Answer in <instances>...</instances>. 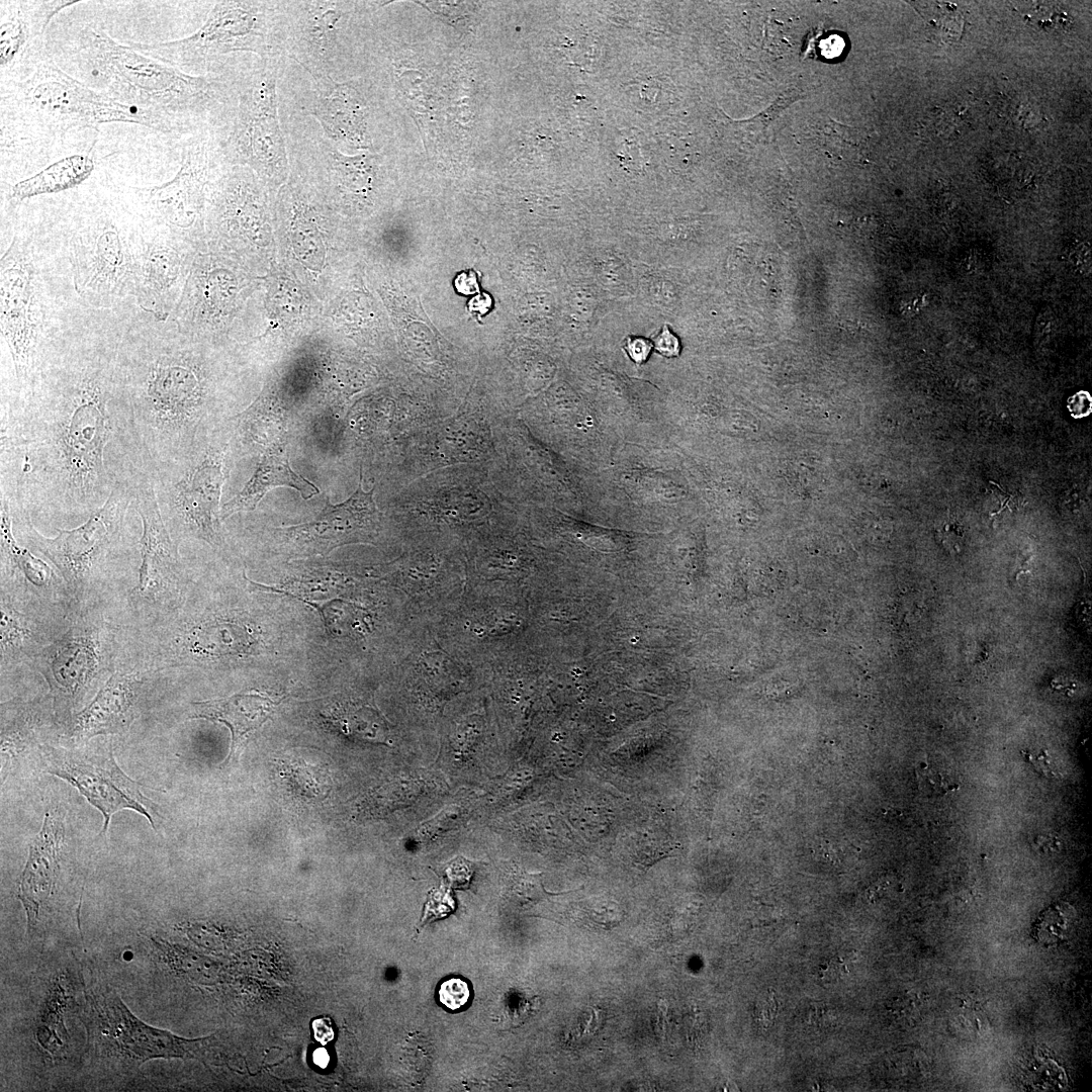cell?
Segmentation results:
<instances>
[{
  "label": "cell",
  "mask_w": 1092,
  "mask_h": 1092,
  "mask_svg": "<svg viewBox=\"0 0 1092 1092\" xmlns=\"http://www.w3.org/2000/svg\"><path fill=\"white\" fill-rule=\"evenodd\" d=\"M120 315L79 299L31 379L2 387L0 496L12 513L89 517L118 482L152 474L116 370Z\"/></svg>",
  "instance_id": "1"
},
{
  "label": "cell",
  "mask_w": 1092,
  "mask_h": 1092,
  "mask_svg": "<svg viewBox=\"0 0 1092 1092\" xmlns=\"http://www.w3.org/2000/svg\"><path fill=\"white\" fill-rule=\"evenodd\" d=\"M143 311H122L116 370L134 431L154 478L189 451L212 408L211 385L197 354Z\"/></svg>",
  "instance_id": "2"
},
{
  "label": "cell",
  "mask_w": 1092,
  "mask_h": 1092,
  "mask_svg": "<svg viewBox=\"0 0 1092 1092\" xmlns=\"http://www.w3.org/2000/svg\"><path fill=\"white\" fill-rule=\"evenodd\" d=\"M32 229L16 231L1 258V335L14 367V385L27 383L64 316L77 301L62 300L54 281L57 247L40 241Z\"/></svg>",
  "instance_id": "3"
},
{
  "label": "cell",
  "mask_w": 1092,
  "mask_h": 1092,
  "mask_svg": "<svg viewBox=\"0 0 1092 1092\" xmlns=\"http://www.w3.org/2000/svg\"><path fill=\"white\" fill-rule=\"evenodd\" d=\"M67 240L74 290L86 304L114 309L132 297L142 218L113 201L89 202L73 217Z\"/></svg>",
  "instance_id": "4"
},
{
  "label": "cell",
  "mask_w": 1092,
  "mask_h": 1092,
  "mask_svg": "<svg viewBox=\"0 0 1092 1092\" xmlns=\"http://www.w3.org/2000/svg\"><path fill=\"white\" fill-rule=\"evenodd\" d=\"M83 55L106 84L108 95L155 115L168 127L169 117L205 104L210 83L112 39L91 25L79 32Z\"/></svg>",
  "instance_id": "5"
},
{
  "label": "cell",
  "mask_w": 1092,
  "mask_h": 1092,
  "mask_svg": "<svg viewBox=\"0 0 1092 1092\" xmlns=\"http://www.w3.org/2000/svg\"><path fill=\"white\" fill-rule=\"evenodd\" d=\"M16 93L20 104L48 125L62 129L94 127L106 122H130L159 130L169 127L148 111L93 90L38 54L19 71Z\"/></svg>",
  "instance_id": "6"
},
{
  "label": "cell",
  "mask_w": 1092,
  "mask_h": 1092,
  "mask_svg": "<svg viewBox=\"0 0 1092 1092\" xmlns=\"http://www.w3.org/2000/svg\"><path fill=\"white\" fill-rule=\"evenodd\" d=\"M133 481L118 482L84 524L69 530L57 528L53 538L42 536L27 514H12L13 520L30 548L48 558L72 587H83L120 548L127 514L133 508Z\"/></svg>",
  "instance_id": "7"
},
{
  "label": "cell",
  "mask_w": 1092,
  "mask_h": 1092,
  "mask_svg": "<svg viewBox=\"0 0 1092 1092\" xmlns=\"http://www.w3.org/2000/svg\"><path fill=\"white\" fill-rule=\"evenodd\" d=\"M522 624L514 596L467 586L428 623L442 647L477 669L513 647Z\"/></svg>",
  "instance_id": "8"
},
{
  "label": "cell",
  "mask_w": 1092,
  "mask_h": 1092,
  "mask_svg": "<svg viewBox=\"0 0 1092 1092\" xmlns=\"http://www.w3.org/2000/svg\"><path fill=\"white\" fill-rule=\"evenodd\" d=\"M381 578L387 579L397 589L418 620L429 623L465 589L463 547H418L416 551L390 563Z\"/></svg>",
  "instance_id": "9"
},
{
  "label": "cell",
  "mask_w": 1092,
  "mask_h": 1092,
  "mask_svg": "<svg viewBox=\"0 0 1092 1092\" xmlns=\"http://www.w3.org/2000/svg\"><path fill=\"white\" fill-rule=\"evenodd\" d=\"M43 763L48 772L74 786L102 813L100 834L105 835L112 815L124 809L144 815L156 829L153 803L117 765L111 751L87 754L49 748L43 751Z\"/></svg>",
  "instance_id": "10"
},
{
  "label": "cell",
  "mask_w": 1092,
  "mask_h": 1092,
  "mask_svg": "<svg viewBox=\"0 0 1092 1092\" xmlns=\"http://www.w3.org/2000/svg\"><path fill=\"white\" fill-rule=\"evenodd\" d=\"M362 469L357 489L345 502H327L317 517L307 523L279 528L292 556L328 555L350 544H373L382 529V517L374 499V487L365 491Z\"/></svg>",
  "instance_id": "11"
},
{
  "label": "cell",
  "mask_w": 1092,
  "mask_h": 1092,
  "mask_svg": "<svg viewBox=\"0 0 1092 1092\" xmlns=\"http://www.w3.org/2000/svg\"><path fill=\"white\" fill-rule=\"evenodd\" d=\"M223 450L210 446L178 481L156 480L160 508L190 534L212 546L220 544V494L224 481Z\"/></svg>",
  "instance_id": "12"
},
{
  "label": "cell",
  "mask_w": 1092,
  "mask_h": 1092,
  "mask_svg": "<svg viewBox=\"0 0 1092 1092\" xmlns=\"http://www.w3.org/2000/svg\"><path fill=\"white\" fill-rule=\"evenodd\" d=\"M182 248L169 230L142 219L132 298L140 309L161 322L169 320L178 303L186 269Z\"/></svg>",
  "instance_id": "13"
},
{
  "label": "cell",
  "mask_w": 1092,
  "mask_h": 1092,
  "mask_svg": "<svg viewBox=\"0 0 1092 1092\" xmlns=\"http://www.w3.org/2000/svg\"><path fill=\"white\" fill-rule=\"evenodd\" d=\"M255 12L244 2L221 1L210 11L205 23L188 37L131 47L172 66L199 62L247 47L257 24Z\"/></svg>",
  "instance_id": "14"
},
{
  "label": "cell",
  "mask_w": 1092,
  "mask_h": 1092,
  "mask_svg": "<svg viewBox=\"0 0 1092 1092\" xmlns=\"http://www.w3.org/2000/svg\"><path fill=\"white\" fill-rule=\"evenodd\" d=\"M93 1004L99 1021L97 1035L109 1038V1045L115 1046L110 1051L125 1059L144 1062L159 1057L195 1058L199 1054L202 1040H187L146 1025L114 996H94Z\"/></svg>",
  "instance_id": "15"
},
{
  "label": "cell",
  "mask_w": 1092,
  "mask_h": 1092,
  "mask_svg": "<svg viewBox=\"0 0 1092 1092\" xmlns=\"http://www.w3.org/2000/svg\"><path fill=\"white\" fill-rule=\"evenodd\" d=\"M207 176V153L203 145L189 148L175 177L143 189L142 219L169 230L176 237L199 215Z\"/></svg>",
  "instance_id": "16"
},
{
  "label": "cell",
  "mask_w": 1092,
  "mask_h": 1092,
  "mask_svg": "<svg viewBox=\"0 0 1092 1092\" xmlns=\"http://www.w3.org/2000/svg\"><path fill=\"white\" fill-rule=\"evenodd\" d=\"M133 509L143 523L142 563L135 593L157 599L173 582L178 569V553L165 525L153 475L143 473L132 482Z\"/></svg>",
  "instance_id": "17"
},
{
  "label": "cell",
  "mask_w": 1092,
  "mask_h": 1092,
  "mask_svg": "<svg viewBox=\"0 0 1092 1092\" xmlns=\"http://www.w3.org/2000/svg\"><path fill=\"white\" fill-rule=\"evenodd\" d=\"M76 1L1 2V76L17 72L41 53L40 37L51 19Z\"/></svg>",
  "instance_id": "18"
},
{
  "label": "cell",
  "mask_w": 1092,
  "mask_h": 1092,
  "mask_svg": "<svg viewBox=\"0 0 1092 1092\" xmlns=\"http://www.w3.org/2000/svg\"><path fill=\"white\" fill-rule=\"evenodd\" d=\"M64 835L62 819L48 811L41 829L29 845L19 882L18 898L24 907L29 929L35 926L40 909L53 894Z\"/></svg>",
  "instance_id": "19"
},
{
  "label": "cell",
  "mask_w": 1092,
  "mask_h": 1092,
  "mask_svg": "<svg viewBox=\"0 0 1092 1092\" xmlns=\"http://www.w3.org/2000/svg\"><path fill=\"white\" fill-rule=\"evenodd\" d=\"M100 652L96 638L83 631L68 633L49 651L46 676L59 710L70 711L93 678Z\"/></svg>",
  "instance_id": "20"
},
{
  "label": "cell",
  "mask_w": 1092,
  "mask_h": 1092,
  "mask_svg": "<svg viewBox=\"0 0 1092 1092\" xmlns=\"http://www.w3.org/2000/svg\"><path fill=\"white\" fill-rule=\"evenodd\" d=\"M142 681L134 673H114L76 716L73 735L88 739L124 732L136 714Z\"/></svg>",
  "instance_id": "21"
},
{
  "label": "cell",
  "mask_w": 1092,
  "mask_h": 1092,
  "mask_svg": "<svg viewBox=\"0 0 1092 1092\" xmlns=\"http://www.w3.org/2000/svg\"><path fill=\"white\" fill-rule=\"evenodd\" d=\"M274 86L263 81L254 91L238 133L242 153L268 170H281L285 151L276 117Z\"/></svg>",
  "instance_id": "22"
},
{
  "label": "cell",
  "mask_w": 1092,
  "mask_h": 1092,
  "mask_svg": "<svg viewBox=\"0 0 1092 1092\" xmlns=\"http://www.w3.org/2000/svg\"><path fill=\"white\" fill-rule=\"evenodd\" d=\"M280 701L263 692L249 691L193 703L191 718L220 722L230 729L232 743L225 759L229 763L239 755L247 738L271 717Z\"/></svg>",
  "instance_id": "23"
},
{
  "label": "cell",
  "mask_w": 1092,
  "mask_h": 1092,
  "mask_svg": "<svg viewBox=\"0 0 1092 1092\" xmlns=\"http://www.w3.org/2000/svg\"><path fill=\"white\" fill-rule=\"evenodd\" d=\"M278 486L296 489L303 499H308L320 492L311 481L291 468L286 451L275 449L262 457L253 476L241 492L222 506L220 520L223 521L239 512L255 510L263 496Z\"/></svg>",
  "instance_id": "24"
},
{
  "label": "cell",
  "mask_w": 1092,
  "mask_h": 1092,
  "mask_svg": "<svg viewBox=\"0 0 1092 1092\" xmlns=\"http://www.w3.org/2000/svg\"><path fill=\"white\" fill-rule=\"evenodd\" d=\"M323 716L347 736L388 743L389 723L368 699L347 697L337 700L325 710Z\"/></svg>",
  "instance_id": "25"
},
{
  "label": "cell",
  "mask_w": 1092,
  "mask_h": 1092,
  "mask_svg": "<svg viewBox=\"0 0 1092 1092\" xmlns=\"http://www.w3.org/2000/svg\"><path fill=\"white\" fill-rule=\"evenodd\" d=\"M254 643L255 636L246 625L230 620L203 622L186 637L188 650L205 658L246 654Z\"/></svg>",
  "instance_id": "26"
},
{
  "label": "cell",
  "mask_w": 1092,
  "mask_h": 1092,
  "mask_svg": "<svg viewBox=\"0 0 1092 1092\" xmlns=\"http://www.w3.org/2000/svg\"><path fill=\"white\" fill-rule=\"evenodd\" d=\"M94 170V161L85 155L63 158L37 174L14 184L10 198L22 201L41 194L56 193L80 185Z\"/></svg>",
  "instance_id": "27"
},
{
  "label": "cell",
  "mask_w": 1092,
  "mask_h": 1092,
  "mask_svg": "<svg viewBox=\"0 0 1092 1092\" xmlns=\"http://www.w3.org/2000/svg\"><path fill=\"white\" fill-rule=\"evenodd\" d=\"M0 537L2 563L35 586H46L54 578L53 569L29 550L19 546L12 533L13 516L8 502L0 496Z\"/></svg>",
  "instance_id": "28"
},
{
  "label": "cell",
  "mask_w": 1092,
  "mask_h": 1092,
  "mask_svg": "<svg viewBox=\"0 0 1092 1092\" xmlns=\"http://www.w3.org/2000/svg\"><path fill=\"white\" fill-rule=\"evenodd\" d=\"M291 236L295 252L303 261L313 265L323 263L325 252L322 237L310 215L305 212L295 213L291 223Z\"/></svg>",
  "instance_id": "29"
},
{
  "label": "cell",
  "mask_w": 1092,
  "mask_h": 1092,
  "mask_svg": "<svg viewBox=\"0 0 1092 1092\" xmlns=\"http://www.w3.org/2000/svg\"><path fill=\"white\" fill-rule=\"evenodd\" d=\"M1 650L4 652L19 648L29 638V627L23 618L12 608L1 607Z\"/></svg>",
  "instance_id": "30"
},
{
  "label": "cell",
  "mask_w": 1092,
  "mask_h": 1092,
  "mask_svg": "<svg viewBox=\"0 0 1092 1092\" xmlns=\"http://www.w3.org/2000/svg\"><path fill=\"white\" fill-rule=\"evenodd\" d=\"M926 4L927 5L924 6L925 10L927 14L932 15V17L925 16V19H928L927 22L932 28L933 35H940L939 37L946 41L958 38V36L962 34L945 23L946 21L947 23L963 27L962 22L964 19L961 13H954L957 11H951L950 7L946 6V8H944V5H937V2L932 4L926 2Z\"/></svg>",
  "instance_id": "31"
},
{
  "label": "cell",
  "mask_w": 1092,
  "mask_h": 1092,
  "mask_svg": "<svg viewBox=\"0 0 1092 1092\" xmlns=\"http://www.w3.org/2000/svg\"><path fill=\"white\" fill-rule=\"evenodd\" d=\"M340 18L338 11L324 8L314 12L308 22L310 40L318 50H328Z\"/></svg>",
  "instance_id": "32"
},
{
  "label": "cell",
  "mask_w": 1092,
  "mask_h": 1092,
  "mask_svg": "<svg viewBox=\"0 0 1092 1092\" xmlns=\"http://www.w3.org/2000/svg\"><path fill=\"white\" fill-rule=\"evenodd\" d=\"M916 775L919 789L926 796H944L959 789L958 784L927 763L917 767Z\"/></svg>",
  "instance_id": "33"
},
{
  "label": "cell",
  "mask_w": 1092,
  "mask_h": 1092,
  "mask_svg": "<svg viewBox=\"0 0 1092 1092\" xmlns=\"http://www.w3.org/2000/svg\"><path fill=\"white\" fill-rule=\"evenodd\" d=\"M470 997L467 982L459 978H450L439 987L440 1002L448 1009L456 1011L464 1007Z\"/></svg>",
  "instance_id": "34"
},
{
  "label": "cell",
  "mask_w": 1092,
  "mask_h": 1092,
  "mask_svg": "<svg viewBox=\"0 0 1092 1092\" xmlns=\"http://www.w3.org/2000/svg\"><path fill=\"white\" fill-rule=\"evenodd\" d=\"M836 1019L834 1009L828 1004L812 1002L807 1005L801 1014V1020L809 1029H826L833 1025Z\"/></svg>",
  "instance_id": "35"
},
{
  "label": "cell",
  "mask_w": 1092,
  "mask_h": 1092,
  "mask_svg": "<svg viewBox=\"0 0 1092 1092\" xmlns=\"http://www.w3.org/2000/svg\"><path fill=\"white\" fill-rule=\"evenodd\" d=\"M779 1001L772 990L760 994L753 1004L752 1017L754 1022L761 1028H769L778 1015Z\"/></svg>",
  "instance_id": "36"
},
{
  "label": "cell",
  "mask_w": 1092,
  "mask_h": 1092,
  "mask_svg": "<svg viewBox=\"0 0 1092 1092\" xmlns=\"http://www.w3.org/2000/svg\"><path fill=\"white\" fill-rule=\"evenodd\" d=\"M848 974V968L844 957H832L819 964L816 976L819 980L834 983Z\"/></svg>",
  "instance_id": "37"
},
{
  "label": "cell",
  "mask_w": 1092,
  "mask_h": 1092,
  "mask_svg": "<svg viewBox=\"0 0 1092 1092\" xmlns=\"http://www.w3.org/2000/svg\"><path fill=\"white\" fill-rule=\"evenodd\" d=\"M654 350L666 358H673L680 353V343L676 335L664 325L652 342Z\"/></svg>",
  "instance_id": "38"
},
{
  "label": "cell",
  "mask_w": 1092,
  "mask_h": 1092,
  "mask_svg": "<svg viewBox=\"0 0 1092 1092\" xmlns=\"http://www.w3.org/2000/svg\"><path fill=\"white\" fill-rule=\"evenodd\" d=\"M652 348L653 345L649 340L637 336H629L624 345L629 358L637 364H642L648 359Z\"/></svg>",
  "instance_id": "39"
},
{
  "label": "cell",
  "mask_w": 1092,
  "mask_h": 1092,
  "mask_svg": "<svg viewBox=\"0 0 1092 1092\" xmlns=\"http://www.w3.org/2000/svg\"><path fill=\"white\" fill-rule=\"evenodd\" d=\"M1068 407L1075 419L1086 417L1091 412V397L1087 392H1078L1069 399Z\"/></svg>",
  "instance_id": "40"
},
{
  "label": "cell",
  "mask_w": 1092,
  "mask_h": 1092,
  "mask_svg": "<svg viewBox=\"0 0 1092 1092\" xmlns=\"http://www.w3.org/2000/svg\"><path fill=\"white\" fill-rule=\"evenodd\" d=\"M1031 763L1041 774L1051 778H1059L1061 774L1057 764L1052 760L1048 754L1039 753V755H1030Z\"/></svg>",
  "instance_id": "41"
},
{
  "label": "cell",
  "mask_w": 1092,
  "mask_h": 1092,
  "mask_svg": "<svg viewBox=\"0 0 1092 1092\" xmlns=\"http://www.w3.org/2000/svg\"><path fill=\"white\" fill-rule=\"evenodd\" d=\"M312 1028L314 1038L324 1044L334 1037L332 1024L329 1018H318L313 1020Z\"/></svg>",
  "instance_id": "42"
},
{
  "label": "cell",
  "mask_w": 1092,
  "mask_h": 1092,
  "mask_svg": "<svg viewBox=\"0 0 1092 1092\" xmlns=\"http://www.w3.org/2000/svg\"><path fill=\"white\" fill-rule=\"evenodd\" d=\"M843 47V39L840 36L835 35L827 37L821 43L822 54L828 59L838 57L841 54Z\"/></svg>",
  "instance_id": "43"
},
{
  "label": "cell",
  "mask_w": 1092,
  "mask_h": 1092,
  "mask_svg": "<svg viewBox=\"0 0 1092 1092\" xmlns=\"http://www.w3.org/2000/svg\"><path fill=\"white\" fill-rule=\"evenodd\" d=\"M328 1061H329L328 1053L325 1050L321 1049V1050L315 1051V1053H314V1062L317 1065H320L322 1067H325L327 1065Z\"/></svg>",
  "instance_id": "44"
}]
</instances>
